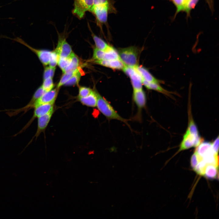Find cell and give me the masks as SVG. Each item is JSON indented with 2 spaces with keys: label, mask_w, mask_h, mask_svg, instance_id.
I'll list each match as a JSON object with an SVG mask.
<instances>
[{
  "label": "cell",
  "mask_w": 219,
  "mask_h": 219,
  "mask_svg": "<svg viewBox=\"0 0 219 219\" xmlns=\"http://www.w3.org/2000/svg\"><path fill=\"white\" fill-rule=\"evenodd\" d=\"M59 58V54L56 50L51 51L49 63V66L53 68L56 67Z\"/></svg>",
  "instance_id": "22"
},
{
  "label": "cell",
  "mask_w": 219,
  "mask_h": 219,
  "mask_svg": "<svg viewBox=\"0 0 219 219\" xmlns=\"http://www.w3.org/2000/svg\"><path fill=\"white\" fill-rule=\"evenodd\" d=\"M203 141L196 126L195 124L188 125L177 152L192 147H196Z\"/></svg>",
  "instance_id": "1"
},
{
  "label": "cell",
  "mask_w": 219,
  "mask_h": 219,
  "mask_svg": "<svg viewBox=\"0 0 219 219\" xmlns=\"http://www.w3.org/2000/svg\"><path fill=\"white\" fill-rule=\"evenodd\" d=\"M33 116L25 126L17 134L14 135L15 136L24 131L31 125L34 120L48 113L54 109V104L47 103L42 104L34 108Z\"/></svg>",
  "instance_id": "6"
},
{
  "label": "cell",
  "mask_w": 219,
  "mask_h": 219,
  "mask_svg": "<svg viewBox=\"0 0 219 219\" xmlns=\"http://www.w3.org/2000/svg\"><path fill=\"white\" fill-rule=\"evenodd\" d=\"M137 71L142 79L149 82L159 84L163 83V81L158 80L155 78L146 68L138 65L134 68Z\"/></svg>",
  "instance_id": "14"
},
{
  "label": "cell",
  "mask_w": 219,
  "mask_h": 219,
  "mask_svg": "<svg viewBox=\"0 0 219 219\" xmlns=\"http://www.w3.org/2000/svg\"><path fill=\"white\" fill-rule=\"evenodd\" d=\"M113 0H94V5H114Z\"/></svg>",
  "instance_id": "34"
},
{
  "label": "cell",
  "mask_w": 219,
  "mask_h": 219,
  "mask_svg": "<svg viewBox=\"0 0 219 219\" xmlns=\"http://www.w3.org/2000/svg\"><path fill=\"white\" fill-rule=\"evenodd\" d=\"M122 70L130 78L134 90L142 89V78L135 68L124 66Z\"/></svg>",
  "instance_id": "7"
},
{
  "label": "cell",
  "mask_w": 219,
  "mask_h": 219,
  "mask_svg": "<svg viewBox=\"0 0 219 219\" xmlns=\"http://www.w3.org/2000/svg\"><path fill=\"white\" fill-rule=\"evenodd\" d=\"M77 70V69L74 71H69L64 73L57 85V88L58 89L62 86L64 85L74 75Z\"/></svg>",
  "instance_id": "21"
},
{
  "label": "cell",
  "mask_w": 219,
  "mask_h": 219,
  "mask_svg": "<svg viewBox=\"0 0 219 219\" xmlns=\"http://www.w3.org/2000/svg\"><path fill=\"white\" fill-rule=\"evenodd\" d=\"M202 159L201 157L195 151L191 157L190 162V165L193 170Z\"/></svg>",
  "instance_id": "29"
},
{
  "label": "cell",
  "mask_w": 219,
  "mask_h": 219,
  "mask_svg": "<svg viewBox=\"0 0 219 219\" xmlns=\"http://www.w3.org/2000/svg\"><path fill=\"white\" fill-rule=\"evenodd\" d=\"M81 76V73L78 69L74 75L64 85L71 86L77 84L80 80Z\"/></svg>",
  "instance_id": "24"
},
{
  "label": "cell",
  "mask_w": 219,
  "mask_h": 219,
  "mask_svg": "<svg viewBox=\"0 0 219 219\" xmlns=\"http://www.w3.org/2000/svg\"><path fill=\"white\" fill-rule=\"evenodd\" d=\"M46 92L40 86L36 91L30 101L34 104L36 101Z\"/></svg>",
  "instance_id": "26"
},
{
  "label": "cell",
  "mask_w": 219,
  "mask_h": 219,
  "mask_svg": "<svg viewBox=\"0 0 219 219\" xmlns=\"http://www.w3.org/2000/svg\"><path fill=\"white\" fill-rule=\"evenodd\" d=\"M199 0H187L185 5L184 11L187 13L193 8Z\"/></svg>",
  "instance_id": "33"
},
{
  "label": "cell",
  "mask_w": 219,
  "mask_h": 219,
  "mask_svg": "<svg viewBox=\"0 0 219 219\" xmlns=\"http://www.w3.org/2000/svg\"><path fill=\"white\" fill-rule=\"evenodd\" d=\"M88 25L89 29L91 32L92 36L95 42L96 47L104 51H106L109 49L111 46L108 45L101 38L95 34L91 30L89 23Z\"/></svg>",
  "instance_id": "18"
},
{
  "label": "cell",
  "mask_w": 219,
  "mask_h": 219,
  "mask_svg": "<svg viewBox=\"0 0 219 219\" xmlns=\"http://www.w3.org/2000/svg\"><path fill=\"white\" fill-rule=\"evenodd\" d=\"M78 99L83 105L89 107H96L97 100L96 92L92 90L87 96L83 98L78 97Z\"/></svg>",
  "instance_id": "16"
},
{
  "label": "cell",
  "mask_w": 219,
  "mask_h": 219,
  "mask_svg": "<svg viewBox=\"0 0 219 219\" xmlns=\"http://www.w3.org/2000/svg\"><path fill=\"white\" fill-rule=\"evenodd\" d=\"M133 100L136 105L138 110V115H140L141 110L144 108L146 105V97L144 91L141 89L134 90L133 95Z\"/></svg>",
  "instance_id": "12"
},
{
  "label": "cell",
  "mask_w": 219,
  "mask_h": 219,
  "mask_svg": "<svg viewBox=\"0 0 219 219\" xmlns=\"http://www.w3.org/2000/svg\"><path fill=\"white\" fill-rule=\"evenodd\" d=\"M218 167L211 164L207 165L204 176L208 179H213L218 178Z\"/></svg>",
  "instance_id": "17"
},
{
  "label": "cell",
  "mask_w": 219,
  "mask_h": 219,
  "mask_svg": "<svg viewBox=\"0 0 219 219\" xmlns=\"http://www.w3.org/2000/svg\"><path fill=\"white\" fill-rule=\"evenodd\" d=\"M89 12L94 16L97 26L102 30L103 26L107 24L108 15L116 13V10L114 5H93Z\"/></svg>",
  "instance_id": "3"
},
{
  "label": "cell",
  "mask_w": 219,
  "mask_h": 219,
  "mask_svg": "<svg viewBox=\"0 0 219 219\" xmlns=\"http://www.w3.org/2000/svg\"><path fill=\"white\" fill-rule=\"evenodd\" d=\"M41 86L46 92L51 90L54 87L52 78H49L43 80Z\"/></svg>",
  "instance_id": "25"
},
{
  "label": "cell",
  "mask_w": 219,
  "mask_h": 219,
  "mask_svg": "<svg viewBox=\"0 0 219 219\" xmlns=\"http://www.w3.org/2000/svg\"><path fill=\"white\" fill-rule=\"evenodd\" d=\"M70 62L69 57H60L57 64L63 72L69 64Z\"/></svg>",
  "instance_id": "27"
},
{
  "label": "cell",
  "mask_w": 219,
  "mask_h": 219,
  "mask_svg": "<svg viewBox=\"0 0 219 219\" xmlns=\"http://www.w3.org/2000/svg\"><path fill=\"white\" fill-rule=\"evenodd\" d=\"M94 0H74L73 14L81 19L85 16V13L89 11L93 6Z\"/></svg>",
  "instance_id": "5"
},
{
  "label": "cell",
  "mask_w": 219,
  "mask_h": 219,
  "mask_svg": "<svg viewBox=\"0 0 219 219\" xmlns=\"http://www.w3.org/2000/svg\"><path fill=\"white\" fill-rule=\"evenodd\" d=\"M207 165V164L202 159L193 170L198 175L203 176Z\"/></svg>",
  "instance_id": "23"
},
{
  "label": "cell",
  "mask_w": 219,
  "mask_h": 219,
  "mask_svg": "<svg viewBox=\"0 0 219 219\" xmlns=\"http://www.w3.org/2000/svg\"><path fill=\"white\" fill-rule=\"evenodd\" d=\"M54 109L45 115L37 118V127L36 132L30 141L34 137H35L36 139L40 133L45 129L54 112Z\"/></svg>",
  "instance_id": "11"
},
{
  "label": "cell",
  "mask_w": 219,
  "mask_h": 219,
  "mask_svg": "<svg viewBox=\"0 0 219 219\" xmlns=\"http://www.w3.org/2000/svg\"><path fill=\"white\" fill-rule=\"evenodd\" d=\"M118 53L120 59L124 66L135 68L138 65V52L135 47L122 48Z\"/></svg>",
  "instance_id": "4"
},
{
  "label": "cell",
  "mask_w": 219,
  "mask_h": 219,
  "mask_svg": "<svg viewBox=\"0 0 219 219\" xmlns=\"http://www.w3.org/2000/svg\"><path fill=\"white\" fill-rule=\"evenodd\" d=\"M56 67L53 68L50 66L46 67L44 69L43 78L44 80L49 78H53Z\"/></svg>",
  "instance_id": "28"
},
{
  "label": "cell",
  "mask_w": 219,
  "mask_h": 219,
  "mask_svg": "<svg viewBox=\"0 0 219 219\" xmlns=\"http://www.w3.org/2000/svg\"><path fill=\"white\" fill-rule=\"evenodd\" d=\"M94 63L114 70H122L124 65L120 59L93 60Z\"/></svg>",
  "instance_id": "13"
},
{
  "label": "cell",
  "mask_w": 219,
  "mask_h": 219,
  "mask_svg": "<svg viewBox=\"0 0 219 219\" xmlns=\"http://www.w3.org/2000/svg\"><path fill=\"white\" fill-rule=\"evenodd\" d=\"M58 36V43L55 49L59 53V57H68L73 52L71 47L63 35L59 34Z\"/></svg>",
  "instance_id": "9"
},
{
  "label": "cell",
  "mask_w": 219,
  "mask_h": 219,
  "mask_svg": "<svg viewBox=\"0 0 219 219\" xmlns=\"http://www.w3.org/2000/svg\"><path fill=\"white\" fill-rule=\"evenodd\" d=\"M96 92L97 97L96 106L99 111L108 119L120 121L129 126L127 120L121 116L106 99L98 92Z\"/></svg>",
  "instance_id": "2"
},
{
  "label": "cell",
  "mask_w": 219,
  "mask_h": 219,
  "mask_svg": "<svg viewBox=\"0 0 219 219\" xmlns=\"http://www.w3.org/2000/svg\"><path fill=\"white\" fill-rule=\"evenodd\" d=\"M92 91L91 89L85 87L79 88L78 97L83 98L88 96Z\"/></svg>",
  "instance_id": "32"
},
{
  "label": "cell",
  "mask_w": 219,
  "mask_h": 219,
  "mask_svg": "<svg viewBox=\"0 0 219 219\" xmlns=\"http://www.w3.org/2000/svg\"><path fill=\"white\" fill-rule=\"evenodd\" d=\"M58 89L56 88L46 92L35 102L33 108L42 104H54L57 95Z\"/></svg>",
  "instance_id": "10"
},
{
  "label": "cell",
  "mask_w": 219,
  "mask_h": 219,
  "mask_svg": "<svg viewBox=\"0 0 219 219\" xmlns=\"http://www.w3.org/2000/svg\"><path fill=\"white\" fill-rule=\"evenodd\" d=\"M212 148L214 152L218 154L219 150V136H218L212 143Z\"/></svg>",
  "instance_id": "35"
},
{
  "label": "cell",
  "mask_w": 219,
  "mask_h": 219,
  "mask_svg": "<svg viewBox=\"0 0 219 219\" xmlns=\"http://www.w3.org/2000/svg\"><path fill=\"white\" fill-rule=\"evenodd\" d=\"M120 59L118 52L111 46L107 50L105 51L103 60H112Z\"/></svg>",
  "instance_id": "20"
},
{
  "label": "cell",
  "mask_w": 219,
  "mask_h": 219,
  "mask_svg": "<svg viewBox=\"0 0 219 219\" xmlns=\"http://www.w3.org/2000/svg\"><path fill=\"white\" fill-rule=\"evenodd\" d=\"M105 51L100 50L96 47L93 50V59L94 60H103Z\"/></svg>",
  "instance_id": "30"
},
{
  "label": "cell",
  "mask_w": 219,
  "mask_h": 219,
  "mask_svg": "<svg viewBox=\"0 0 219 219\" xmlns=\"http://www.w3.org/2000/svg\"><path fill=\"white\" fill-rule=\"evenodd\" d=\"M14 40L26 46L35 53L43 65H47L49 64L51 51L45 50L36 49L31 47L22 39L18 37L15 39Z\"/></svg>",
  "instance_id": "8"
},
{
  "label": "cell",
  "mask_w": 219,
  "mask_h": 219,
  "mask_svg": "<svg viewBox=\"0 0 219 219\" xmlns=\"http://www.w3.org/2000/svg\"><path fill=\"white\" fill-rule=\"evenodd\" d=\"M69 57L70 63L63 72V73L69 71H74L78 69L79 62L78 57L73 52Z\"/></svg>",
  "instance_id": "19"
},
{
  "label": "cell",
  "mask_w": 219,
  "mask_h": 219,
  "mask_svg": "<svg viewBox=\"0 0 219 219\" xmlns=\"http://www.w3.org/2000/svg\"><path fill=\"white\" fill-rule=\"evenodd\" d=\"M187 0H170L176 6L177 8L176 12L178 13L179 12L184 10L185 5Z\"/></svg>",
  "instance_id": "31"
},
{
  "label": "cell",
  "mask_w": 219,
  "mask_h": 219,
  "mask_svg": "<svg viewBox=\"0 0 219 219\" xmlns=\"http://www.w3.org/2000/svg\"><path fill=\"white\" fill-rule=\"evenodd\" d=\"M142 82L143 85H144L147 89L156 91L173 98L172 94L174 93L165 89L161 87L159 84L149 82L143 79H142Z\"/></svg>",
  "instance_id": "15"
}]
</instances>
